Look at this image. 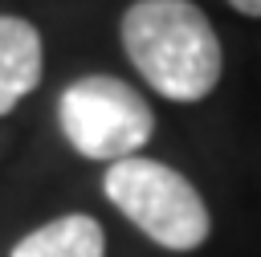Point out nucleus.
I'll return each instance as SVG.
<instances>
[{
	"instance_id": "nucleus-1",
	"label": "nucleus",
	"mask_w": 261,
	"mask_h": 257,
	"mask_svg": "<svg viewBox=\"0 0 261 257\" xmlns=\"http://www.w3.org/2000/svg\"><path fill=\"white\" fill-rule=\"evenodd\" d=\"M118 37L139 78L171 102H200L220 82V37L192 0H135Z\"/></svg>"
},
{
	"instance_id": "nucleus-2",
	"label": "nucleus",
	"mask_w": 261,
	"mask_h": 257,
	"mask_svg": "<svg viewBox=\"0 0 261 257\" xmlns=\"http://www.w3.org/2000/svg\"><path fill=\"white\" fill-rule=\"evenodd\" d=\"M102 192L159 249L192 253L212 237V216L204 196L192 188L188 175H179L159 159L130 155L110 163L102 175Z\"/></svg>"
},
{
	"instance_id": "nucleus-3",
	"label": "nucleus",
	"mask_w": 261,
	"mask_h": 257,
	"mask_svg": "<svg viewBox=\"0 0 261 257\" xmlns=\"http://www.w3.org/2000/svg\"><path fill=\"white\" fill-rule=\"evenodd\" d=\"M57 122L65 143L82 159L98 163L130 159L155 135V114L147 98L114 73H86L69 82L57 98Z\"/></svg>"
},
{
	"instance_id": "nucleus-4",
	"label": "nucleus",
	"mask_w": 261,
	"mask_h": 257,
	"mask_svg": "<svg viewBox=\"0 0 261 257\" xmlns=\"http://www.w3.org/2000/svg\"><path fill=\"white\" fill-rule=\"evenodd\" d=\"M45 45L33 20L0 12V118L41 86Z\"/></svg>"
},
{
	"instance_id": "nucleus-5",
	"label": "nucleus",
	"mask_w": 261,
	"mask_h": 257,
	"mask_svg": "<svg viewBox=\"0 0 261 257\" xmlns=\"http://www.w3.org/2000/svg\"><path fill=\"white\" fill-rule=\"evenodd\" d=\"M8 257H106V237L94 216L65 212L20 237Z\"/></svg>"
},
{
	"instance_id": "nucleus-6",
	"label": "nucleus",
	"mask_w": 261,
	"mask_h": 257,
	"mask_svg": "<svg viewBox=\"0 0 261 257\" xmlns=\"http://www.w3.org/2000/svg\"><path fill=\"white\" fill-rule=\"evenodd\" d=\"M241 16H261V0H228Z\"/></svg>"
}]
</instances>
